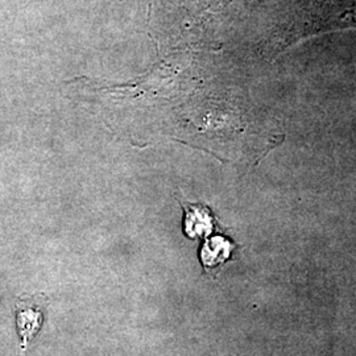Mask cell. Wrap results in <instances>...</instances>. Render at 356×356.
Listing matches in <instances>:
<instances>
[{"label": "cell", "instance_id": "obj_1", "mask_svg": "<svg viewBox=\"0 0 356 356\" xmlns=\"http://www.w3.org/2000/svg\"><path fill=\"white\" fill-rule=\"evenodd\" d=\"M15 321L17 335L20 338V356H26L28 344L31 343L44 323L41 305L32 297H22L15 306Z\"/></svg>", "mask_w": 356, "mask_h": 356}, {"label": "cell", "instance_id": "obj_2", "mask_svg": "<svg viewBox=\"0 0 356 356\" xmlns=\"http://www.w3.org/2000/svg\"><path fill=\"white\" fill-rule=\"evenodd\" d=\"M229 256V243L223 238H214L204 243L201 259L206 267H214L223 263Z\"/></svg>", "mask_w": 356, "mask_h": 356}, {"label": "cell", "instance_id": "obj_3", "mask_svg": "<svg viewBox=\"0 0 356 356\" xmlns=\"http://www.w3.org/2000/svg\"><path fill=\"white\" fill-rule=\"evenodd\" d=\"M186 234L189 236H201L211 229V219L207 214V210L193 207L186 213Z\"/></svg>", "mask_w": 356, "mask_h": 356}]
</instances>
